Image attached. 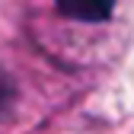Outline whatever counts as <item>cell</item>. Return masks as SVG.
I'll return each instance as SVG.
<instances>
[{"mask_svg": "<svg viewBox=\"0 0 134 134\" xmlns=\"http://www.w3.org/2000/svg\"><path fill=\"white\" fill-rule=\"evenodd\" d=\"M54 3L64 16L83 23H105L112 16V0H54Z\"/></svg>", "mask_w": 134, "mask_h": 134, "instance_id": "cell-1", "label": "cell"}]
</instances>
